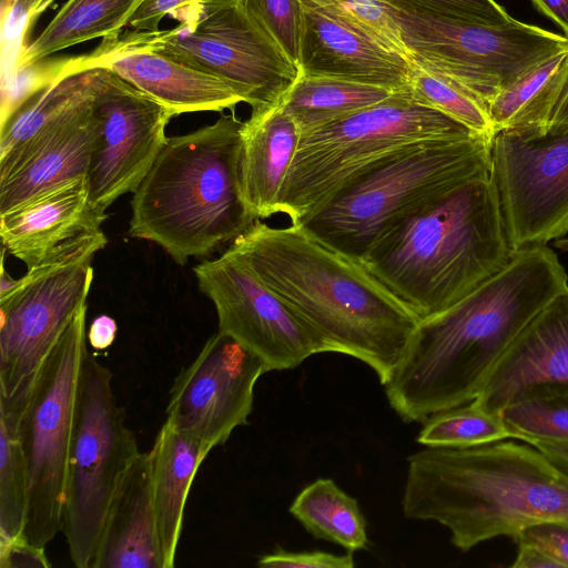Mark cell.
I'll return each instance as SVG.
<instances>
[{
    "label": "cell",
    "mask_w": 568,
    "mask_h": 568,
    "mask_svg": "<svg viewBox=\"0 0 568 568\" xmlns=\"http://www.w3.org/2000/svg\"><path fill=\"white\" fill-rule=\"evenodd\" d=\"M568 276L546 245L515 252L510 262L466 297L419 322L384 385L390 407L406 423L474 400L529 321Z\"/></svg>",
    "instance_id": "6da1fadb"
},
{
    "label": "cell",
    "mask_w": 568,
    "mask_h": 568,
    "mask_svg": "<svg viewBox=\"0 0 568 568\" xmlns=\"http://www.w3.org/2000/svg\"><path fill=\"white\" fill-rule=\"evenodd\" d=\"M296 311L333 353L369 366L384 386L420 320L363 265L301 225L256 220L229 247Z\"/></svg>",
    "instance_id": "7a4b0ae2"
},
{
    "label": "cell",
    "mask_w": 568,
    "mask_h": 568,
    "mask_svg": "<svg viewBox=\"0 0 568 568\" xmlns=\"http://www.w3.org/2000/svg\"><path fill=\"white\" fill-rule=\"evenodd\" d=\"M402 509L446 527L468 551L537 523L568 521V476L530 444L425 447L407 457Z\"/></svg>",
    "instance_id": "3957f363"
},
{
    "label": "cell",
    "mask_w": 568,
    "mask_h": 568,
    "mask_svg": "<svg viewBox=\"0 0 568 568\" xmlns=\"http://www.w3.org/2000/svg\"><path fill=\"white\" fill-rule=\"evenodd\" d=\"M514 254L488 175L402 220L359 263L423 321L466 297Z\"/></svg>",
    "instance_id": "277c9868"
},
{
    "label": "cell",
    "mask_w": 568,
    "mask_h": 568,
    "mask_svg": "<svg viewBox=\"0 0 568 568\" xmlns=\"http://www.w3.org/2000/svg\"><path fill=\"white\" fill-rule=\"evenodd\" d=\"M244 121L213 124L168 138L131 200L129 234L161 246L178 264L233 243L256 220L241 193Z\"/></svg>",
    "instance_id": "5b68a950"
},
{
    "label": "cell",
    "mask_w": 568,
    "mask_h": 568,
    "mask_svg": "<svg viewBox=\"0 0 568 568\" xmlns=\"http://www.w3.org/2000/svg\"><path fill=\"white\" fill-rule=\"evenodd\" d=\"M491 140H430L374 165L301 225L327 247L361 262L402 220L465 182L490 175Z\"/></svg>",
    "instance_id": "8992f818"
},
{
    "label": "cell",
    "mask_w": 568,
    "mask_h": 568,
    "mask_svg": "<svg viewBox=\"0 0 568 568\" xmlns=\"http://www.w3.org/2000/svg\"><path fill=\"white\" fill-rule=\"evenodd\" d=\"M477 135L408 89L348 116L302 132L278 213L300 224L374 165L419 142ZM479 136V135H477Z\"/></svg>",
    "instance_id": "52a82bcc"
},
{
    "label": "cell",
    "mask_w": 568,
    "mask_h": 568,
    "mask_svg": "<svg viewBox=\"0 0 568 568\" xmlns=\"http://www.w3.org/2000/svg\"><path fill=\"white\" fill-rule=\"evenodd\" d=\"M102 230L61 245L0 295V419L17 428L37 376L61 334L88 304Z\"/></svg>",
    "instance_id": "ba28073f"
},
{
    "label": "cell",
    "mask_w": 568,
    "mask_h": 568,
    "mask_svg": "<svg viewBox=\"0 0 568 568\" xmlns=\"http://www.w3.org/2000/svg\"><path fill=\"white\" fill-rule=\"evenodd\" d=\"M140 454L115 399L110 369L87 348L77 389L61 530L75 567L90 568L111 503Z\"/></svg>",
    "instance_id": "9c48e42d"
},
{
    "label": "cell",
    "mask_w": 568,
    "mask_h": 568,
    "mask_svg": "<svg viewBox=\"0 0 568 568\" xmlns=\"http://www.w3.org/2000/svg\"><path fill=\"white\" fill-rule=\"evenodd\" d=\"M87 311L88 304L45 358L16 428L29 478L23 541L41 549L62 530L77 389L88 348Z\"/></svg>",
    "instance_id": "30bf717a"
},
{
    "label": "cell",
    "mask_w": 568,
    "mask_h": 568,
    "mask_svg": "<svg viewBox=\"0 0 568 568\" xmlns=\"http://www.w3.org/2000/svg\"><path fill=\"white\" fill-rule=\"evenodd\" d=\"M413 63L460 83L489 105L505 88L550 57L568 38L513 19L486 26L396 9Z\"/></svg>",
    "instance_id": "8fae6325"
},
{
    "label": "cell",
    "mask_w": 568,
    "mask_h": 568,
    "mask_svg": "<svg viewBox=\"0 0 568 568\" xmlns=\"http://www.w3.org/2000/svg\"><path fill=\"white\" fill-rule=\"evenodd\" d=\"M120 36L227 81L252 110L277 103L300 73L240 0L194 11L173 29Z\"/></svg>",
    "instance_id": "7c38bea8"
},
{
    "label": "cell",
    "mask_w": 568,
    "mask_h": 568,
    "mask_svg": "<svg viewBox=\"0 0 568 568\" xmlns=\"http://www.w3.org/2000/svg\"><path fill=\"white\" fill-rule=\"evenodd\" d=\"M490 179L514 252L568 233V124L498 131Z\"/></svg>",
    "instance_id": "4fadbf2b"
},
{
    "label": "cell",
    "mask_w": 568,
    "mask_h": 568,
    "mask_svg": "<svg viewBox=\"0 0 568 568\" xmlns=\"http://www.w3.org/2000/svg\"><path fill=\"white\" fill-rule=\"evenodd\" d=\"M200 290L213 302L219 332L258 356L267 372L294 368L332 352L326 341L267 287L233 252L193 268Z\"/></svg>",
    "instance_id": "5bb4252c"
},
{
    "label": "cell",
    "mask_w": 568,
    "mask_h": 568,
    "mask_svg": "<svg viewBox=\"0 0 568 568\" xmlns=\"http://www.w3.org/2000/svg\"><path fill=\"white\" fill-rule=\"evenodd\" d=\"M93 106L100 121L85 182L90 205L100 214L134 192L166 143L174 116L164 105L103 68H94Z\"/></svg>",
    "instance_id": "9a60e30c"
},
{
    "label": "cell",
    "mask_w": 568,
    "mask_h": 568,
    "mask_svg": "<svg viewBox=\"0 0 568 568\" xmlns=\"http://www.w3.org/2000/svg\"><path fill=\"white\" fill-rule=\"evenodd\" d=\"M264 373L258 356L217 332L175 377L165 420L211 452L248 423L254 387Z\"/></svg>",
    "instance_id": "2e32d148"
},
{
    "label": "cell",
    "mask_w": 568,
    "mask_h": 568,
    "mask_svg": "<svg viewBox=\"0 0 568 568\" xmlns=\"http://www.w3.org/2000/svg\"><path fill=\"white\" fill-rule=\"evenodd\" d=\"M67 67L73 71L111 70L164 105L174 116L201 111L220 112L244 102L227 81L131 43L120 34L103 39L90 54L67 60Z\"/></svg>",
    "instance_id": "e0dca14e"
},
{
    "label": "cell",
    "mask_w": 568,
    "mask_h": 568,
    "mask_svg": "<svg viewBox=\"0 0 568 568\" xmlns=\"http://www.w3.org/2000/svg\"><path fill=\"white\" fill-rule=\"evenodd\" d=\"M93 92L94 79L88 97L19 152L0 161V214L64 183L85 179L100 130Z\"/></svg>",
    "instance_id": "ac0fdd59"
},
{
    "label": "cell",
    "mask_w": 568,
    "mask_h": 568,
    "mask_svg": "<svg viewBox=\"0 0 568 568\" xmlns=\"http://www.w3.org/2000/svg\"><path fill=\"white\" fill-rule=\"evenodd\" d=\"M541 385L568 386V286L523 328L475 400L500 413Z\"/></svg>",
    "instance_id": "d6986e66"
},
{
    "label": "cell",
    "mask_w": 568,
    "mask_h": 568,
    "mask_svg": "<svg viewBox=\"0 0 568 568\" xmlns=\"http://www.w3.org/2000/svg\"><path fill=\"white\" fill-rule=\"evenodd\" d=\"M298 72L386 88L408 89L412 61L301 0Z\"/></svg>",
    "instance_id": "ffe728a7"
},
{
    "label": "cell",
    "mask_w": 568,
    "mask_h": 568,
    "mask_svg": "<svg viewBox=\"0 0 568 568\" xmlns=\"http://www.w3.org/2000/svg\"><path fill=\"white\" fill-rule=\"evenodd\" d=\"M106 217L90 205L85 179H77L0 214L2 246L29 270L69 241L101 230Z\"/></svg>",
    "instance_id": "44dd1931"
},
{
    "label": "cell",
    "mask_w": 568,
    "mask_h": 568,
    "mask_svg": "<svg viewBox=\"0 0 568 568\" xmlns=\"http://www.w3.org/2000/svg\"><path fill=\"white\" fill-rule=\"evenodd\" d=\"M281 102L252 110L241 130L240 184L254 220L278 213L281 191L300 141Z\"/></svg>",
    "instance_id": "7402d4cb"
},
{
    "label": "cell",
    "mask_w": 568,
    "mask_h": 568,
    "mask_svg": "<svg viewBox=\"0 0 568 568\" xmlns=\"http://www.w3.org/2000/svg\"><path fill=\"white\" fill-rule=\"evenodd\" d=\"M90 568H163L149 453H141L122 479Z\"/></svg>",
    "instance_id": "603a6c76"
},
{
    "label": "cell",
    "mask_w": 568,
    "mask_h": 568,
    "mask_svg": "<svg viewBox=\"0 0 568 568\" xmlns=\"http://www.w3.org/2000/svg\"><path fill=\"white\" fill-rule=\"evenodd\" d=\"M148 453L163 568H172L175 562L189 491L199 467L210 450L165 420Z\"/></svg>",
    "instance_id": "cb8c5ba5"
},
{
    "label": "cell",
    "mask_w": 568,
    "mask_h": 568,
    "mask_svg": "<svg viewBox=\"0 0 568 568\" xmlns=\"http://www.w3.org/2000/svg\"><path fill=\"white\" fill-rule=\"evenodd\" d=\"M139 2L140 0H68L38 38L23 47L9 74L78 43L97 38L103 40L118 37Z\"/></svg>",
    "instance_id": "d4e9b609"
},
{
    "label": "cell",
    "mask_w": 568,
    "mask_h": 568,
    "mask_svg": "<svg viewBox=\"0 0 568 568\" xmlns=\"http://www.w3.org/2000/svg\"><path fill=\"white\" fill-rule=\"evenodd\" d=\"M95 69L73 71L63 61L61 72L31 93L0 125V161L48 130L93 89Z\"/></svg>",
    "instance_id": "484cf974"
},
{
    "label": "cell",
    "mask_w": 568,
    "mask_h": 568,
    "mask_svg": "<svg viewBox=\"0 0 568 568\" xmlns=\"http://www.w3.org/2000/svg\"><path fill=\"white\" fill-rule=\"evenodd\" d=\"M393 93L374 84L298 73L280 102L302 133L348 116Z\"/></svg>",
    "instance_id": "4316f807"
},
{
    "label": "cell",
    "mask_w": 568,
    "mask_h": 568,
    "mask_svg": "<svg viewBox=\"0 0 568 568\" xmlns=\"http://www.w3.org/2000/svg\"><path fill=\"white\" fill-rule=\"evenodd\" d=\"M568 75V50L530 69L489 103L496 130H546Z\"/></svg>",
    "instance_id": "83f0119b"
},
{
    "label": "cell",
    "mask_w": 568,
    "mask_h": 568,
    "mask_svg": "<svg viewBox=\"0 0 568 568\" xmlns=\"http://www.w3.org/2000/svg\"><path fill=\"white\" fill-rule=\"evenodd\" d=\"M288 511L315 538L351 552L367 548V524L357 500L329 478H318L307 485Z\"/></svg>",
    "instance_id": "f1b7e54d"
},
{
    "label": "cell",
    "mask_w": 568,
    "mask_h": 568,
    "mask_svg": "<svg viewBox=\"0 0 568 568\" xmlns=\"http://www.w3.org/2000/svg\"><path fill=\"white\" fill-rule=\"evenodd\" d=\"M500 415L509 438L568 445V386L530 388L508 404Z\"/></svg>",
    "instance_id": "f546056e"
},
{
    "label": "cell",
    "mask_w": 568,
    "mask_h": 568,
    "mask_svg": "<svg viewBox=\"0 0 568 568\" xmlns=\"http://www.w3.org/2000/svg\"><path fill=\"white\" fill-rule=\"evenodd\" d=\"M408 91L418 103L440 111L473 133L493 141L496 130L488 103L455 80L413 63Z\"/></svg>",
    "instance_id": "4dcf8cb0"
},
{
    "label": "cell",
    "mask_w": 568,
    "mask_h": 568,
    "mask_svg": "<svg viewBox=\"0 0 568 568\" xmlns=\"http://www.w3.org/2000/svg\"><path fill=\"white\" fill-rule=\"evenodd\" d=\"M509 438L500 413L475 399L432 415L424 422L417 443L425 447L467 448Z\"/></svg>",
    "instance_id": "1f68e13d"
},
{
    "label": "cell",
    "mask_w": 568,
    "mask_h": 568,
    "mask_svg": "<svg viewBox=\"0 0 568 568\" xmlns=\"http://www.w3.org/2000/svg\"><path fill=\"white\" fill-rule=\"evenodd\" d=\"M29 508L26 459L14 429L0 420V547L23 540Z\"/></svg>",
    "instance_id": "d6a6232c"
},
{
    "label": "cell",
    "mask_w": 568,
    "mask_h": 568,
    "mask_svg": "<svg viewBox=\"0 0 568 568\" xmlns=\"http://www.w3.org/2000/svg\"><path fill=\"white\" fill-rule=\"evenodd\" d=\"M304 1L313 4L353 31L410 60L396 21V9L387 3L381 0Z\"/></svg>",
    "instance_id": "836d02e7"
},
{
    "label": "cell",
    "mask_w": 568,
    "mask_h": 568,
    "mask_svg": "<svg viewBox=\"0 0 568 568\" xmlns=\"http://www.w3.org/2000/svg\"><path fill=\"white\" fill-rule=\"evenodd\" d=\"M240 2L251 19L297 67L302 28L301 0H240Z\"/></svg>",
    "instance_id": "e575fe53"
},
{
    "label": "cell",
    "mask_w": 568,
    "mask_h": 568,
    "mask_svg": "<svg viewBox=\"0 0 568 568\" xmlns=\"http://www.w3.org/2000/svg\"><path fill=\"white\" fill-rule=\"evenodd\" d=\"M400 10L433 14L442 18L475 22L486 26H504L511 18L495 0H381Z\"/></svg>",
    "instance_id": "d590c367"
},
{
    "label": "cell",
    "mask_w": 568,
    "mask_h": 568,
    "mask_svg": "<svg viewBox=\"0 0 568 568\" xmlns=\"http://www.w3.org/2000/svg\"><path fill=\"white\" fill-rule=\"evenodd\" d=\"M233 0H140L126 27L138 31H155L165 16L182 21L190 13Z\"/></svg>",
    "instance_id": "8d00e7d4"
},
{
    "label": "cell",
    "mask_w": 568,
    "mask_h": 568,
    "mask_svg": "<svg viewBox=\"0 0 568 568\" xmlns=\"http://www.w3.org/2000/svg\"><path fill=\"white\" fill-rule=\"evenodd\" d=\"M52 0H1L2 8V38L3 48L7 47L13 59L11 69L14 65L21 50L23 49V33L30 21ZM10 69V70H11Z\"/></svg>",
    "instance_id": "74e56055"
},
{
    "label": "cell",
    "mask_w": 568,
    "mask_h": 568,
    "mask_svg": "<svg viewBox=\"0 0 568 568\" xmlns=\"http://www.w3.org/2000/svg\"><path fill=\"white\" fill-rule=\"evenodd\" d=\"M514 540L537 547L554 559L559 568H568V521L547 520L530 525Z\"/></svg>",
    "instance_id": "f35d334b"
},
{
    "label": "cell",
    "mask_w": 568,
    "mask_h": 568,
    "mask_svg": "<svg viewBox=\"0 0 568 568\" xmlns=\"http://www.w3.org/2000/svg\"><path fill=\"white\" fill-rule=\"evenodd\" d=\"M257 566L261 568H353V552L335 555L322 550L286 551L282 548L262 556Z\"/></svg>",
    "instance_id": "ab89813d"
},
{
    "label": "cell",
    "mask_w": 568,
    "mask_h": 568,
    "mask_svg": "<svg viewBox=\"0 0 568 568\" xmlns=\"http://www.w3.org/2000/svg\"><path fill=\"white\" fill-rule=\"evenodd\" d=\"M44 550L23 540L0 547V567H50Z\"/></svg>",
    "instance_id": "60d3db41"
},
{
    "label": "cell",
    "mask_w": 568,
    "mask_h": 568,
    "mask_svg": "<svg viewBox=\"0 0 568 568\" xmlns=\"http://www.w3.org/2000/svg\"><path fill=\"white\" fill-rule=\"evenodd\" d=\"M116 331V322L112 317L100 315L92 321L87 333V341L92 348L102 351L113 344Z\"/></svg>",
    "instance_id": "b9f144b4"
},
{
    "label": "cell",
    "mask_w": 568,
    "mask_h": 568,
    "mask_svg": "<svg viewBox=\"0 0 568 568\" xmlns=\"http://www.w3.org/2000/svg\"><path fill=\"white\" fill-rule=\"evenodd\" d=\"M517 544V554L510 565L513 568H559L557 562L537 547L524 542Z\"/></svg>",
    "instance_id": "7bdbcfd3"
},
{
    "label": "cell",
    "mask_w": 568,
    "mask_h": 568,
    "mask_svg": "<svg viewBox=\"0 0 568 568\" xmlns=\"http://www.w3.org/2000/svg\"><path fill=\"white\" fill-rule=\"evenodd\" d=\"M535 8L552 20L568 38V0H531Z\"/></svg>",
    "instance_id": "ee69618b"
},
{
    "label": "cell",
    "mask_w": 568,
    "mask_h": 568,
    "mask_svg": "<svg viewBox=\"0 0 568 568\" xmlns=\"http://www.w3.org/2000/svg\"><path fill=\"white\" fill-rule=\"evenodd\" d=\"M536 447L539 452H541L550 463H552L560 471L568 476V445L544 442V440H532L527 443Z\"/></svg>",
    "instance_id": "f6af8a7d"
},
{
    "label": "cell",
    "mask_w": 568,
    "mask_h": 568,
    "mask_svg": "<svg viewBox=\"0 0 568 568\" xmlns=\"http://www.w3.org/2000/svg\"><path fill=\"white\" fill-rule=\"evenodd\" d=\"M568 124V75L549 118V126Z\"/></svg>",
    "instance_id": "bcb514c9"
},
{
    "label": "cell",
    "mask_w": 568,
    "mask_h": 568,
    "mask_svg": "<svg viewBox=\"0 0 568 568\" xmlns=\"http://www.w3.org/2000/svg\"><path fill=\"white\" fill-rule=\"evenodd\" d=\"M18 280L11 278L4 271L3 265L1 266V285H0V295L8 292L12 288Z\"/></svg>",
    "instance_id": "7dc6e473"
},
{
    "label": "cell",
    "mask_w": 568,
    "mask_h": 568,
    "mask_svg": "<svg viewBox=\"0 0 568 568\" xmlns=\"http://www.w3.org/2000/svg\"><path fill=\"white\" fill-rule=\"evenodd\" d=\"M555 245L560 251L568 253V237L556 240Z\"/></svg>",
    "instance_id": "c3c4849f"
}]
</instances>
